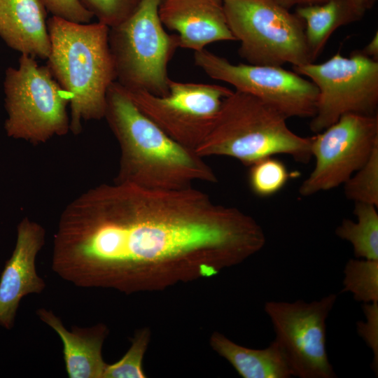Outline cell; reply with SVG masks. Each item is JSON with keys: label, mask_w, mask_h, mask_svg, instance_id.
I'll return each instance as SVG.
<instances>
[{"label": "cell", "mask_w": 378, "mask_h": 378, "mask_svg": "<svg viewBox=\"0 0 378 378\" xmlns=\"http://www.w3.org/2000/svg\"><path fill=\"white\" fill-rule=\"evenodd\" d=\"M265 240L252 217L193 186L159 190L114 181L66 206L57 248L76 286L126 288L136 267L149 262L206 255L229 265L260 251Z\"/></svg>", "instance_id": "obj_1"}, {"label": "cell", "mask_w": 378, "mask_h": 378, "mask_svg": "<svg viewBox=\"0 0 378 378\" xmlns=\"http://www.w3.org/2000/svg\"><path fill=\"white\" fill-rule=\"evenodd\" d=\"M358 1L368 10L374 5L376 0H358Z\"/></svg>", "instance_id": "obj_29"}, {"label": "cell", "mask_w": 378, "mask_h": 378, "mask_svg": "<svg viewBox=\"0 0 378 378\" xmlns=\"http://www.w3.org/2000/svg\"><path fill=\"white\" fill-rule=\"evenodd\" d=\"M343 185L347 199L378 206V146Z\"/></svg>", "instance_id": "obj_22"}, {"label": "cell", "mask_w": 378, "mask_h": 378, "mask_svg": "<svg viewBox=\"0 0 378 378\" xmlns=\"http://www.w3.org/2000/svg\"><path fill=\"white\" fill-rule=\"evenodd\" d=\"M147 337L144 333L136 336L132 346L117 363L106 365L102 378H143L141 361L146 347Z\"/></svg>", "instance_id": "obj_24"}, {"label": "cell", "mask_w": 378, "mask_h": 378, "mask_svg": "<svg viewBox=\"0 0 378 378\" xmlns=\"http://www.w3.org/2000/svg\"><path fill=\"white\" fill-rule=\"evenodd\" d=\"M214 349L244 378L293 377L285 355L275 340L262 349L239 346L218 333L211 338Z\"/></svg>", "instance_id": "obj_18"}, {"label": "cell", "mask_w": 378, "mask_h": 378, "mask_svg": "<svg viewBox=\"0 0 378 378\" xmlns=\"http://www.w3.org/2000/svg\"><path fill=\"white\" fill-rule=\"evenodd\" d=\"M365 321L356 323L358 335L363 338L373 353L372 368L376 375L378 371V302L362 304Z\"/></svg>", "instance_id": "obj_25"}, {"label": "cell", "mask_w": 378, "mask_h": 378, "mask_svg": "<svg viewBox=\"0 0 378 378\" xmlns=\"http://www.w3.org/2000/svg\"><path fill=\"white\" fill-rule=\"evenodd\" d=\"M378 146V114L348 113L312 136L316 164L299 188L307 197L344 184Z\"/></svg>", "instance_id": "obj_12"}, {"label": "cell", "mask_w": 378, "mask_h": 378, "mask_svg": "<svg viewBox=\"0 0 378 378\" xmlns=\"http://www.w3.org/2000/svg\"><path fill=\"white\" fill-rule=\"evenodd\" d=\"M287 119L260 99L233 91L224 99L211 132L195 152L202 158H233L248 167L279 154L308 163L312 158V136L293 132Z\"/></svg>", "instance_id": "obj_4"}, {"label": "cell", "mask_w": 378, "mask_h": 378, "mask_svg": "<svg viewBox=\"0 0 378 378\" xmlns=\"http://www.w3.org/2000/svg\"><path fill=\"white\" fill-rule=\"evenodd\" d=\"M343 272L341 293H351L363 304L378 302V260L351 258Z\"/></svg>", "instance_id": "obj_20"}, {"label": "cell", "mask_w": 378, "mask_h": 378, "mask_svg": "<svg viewBox=\"0 0 378 378\" xmlns=\"http://www.w3.org/2000/svg\"><path fill=\"white\" fill-rule=\"evenodd\" d=\"M98 22L109 28L128 18L141 0H79Z\"/></svg>", "instance_id": "obj_23"}, {"label": "cell", "mask_w": 378, "mask_h": 378, "mask_svg": "<svg viewBox=\"0 0 378 378\" xmlns=\"http://www.w3.org/2000/svg\"><path fill=\"white\" fill-rule=\"evenodd\" d=\"M38 318L61 338L66 370L70 378H102L106 364L102 356L105 330L102 326H73L68 330L52 311L37 309Z\"/></svg>", "instance_id": "obj_16"}, {"label": "cell", "mask_w": 378, "mask_h": 378, "mask_svg": "<svg viewBox=\"0 0 378 378\" xmlns=\"http://www.w3.org/2000/svg\"><path fill=\"white\" fill-rule=\"evenodd\" d=\"M292 177L286 165L274 156L262 158L249 166L248 184L257 196L267 197L279 192Z\"/></svg>", "instance_id": "obj_21"}, {"label": "cell", "mask_w": 378, "mask_h": 378, "mask_svg": "<svg viewBox=\"0 0 378 378\" xmlns=\"http://www.w3.org/2000/svg\"><path fill=\"white\" fill-rule=\"evenodd\" d=\"M104 118L120 151L115 182L178 190L196 181H218L202 157L174 141L141 112L116 81L107 91Z\"/></svg>", "instance_id": "obj_2"}, {"label": "cell", "mask_w": 378, "mask_h": 378, "mask_svg": "<svg viewBox=\"0 0 378 378\" xmlns=\"http://www.w3.org/2000/svg\"><path fill=\"white\" fill-rule=\"evenodd\" d=\"M365 55L378 61V31H377L370 41L361 50Z\"/></svg>", "instance_id": "obj_28"}, {"label": "cell", "mask_w": 378, "mask_h": 378, "mask_svg": "<svg viewBox=\"0 0 378 378\" xmlns=\"http://www.w3.org/2000/svg\"><path fill=\"white\" fill-rule=\"evenodd\" d=\"M45 234L44 228L28 218L18 225L15 248L0 277V326L7 330L14 326L22 298L41 293L46 288L35 266L36 255L45 243Z\"/></svg>", "instance_id": "obj_13"}, {"label": "cell", "mask_w": 378, "mask_h": 378, "mask_svg": "<svg viewBox=\"0 0 378 378\" xmlns=\"http://www.w3.org/2000/svg\"><path fill=\"white\" fill-rule=\"evenodd\" d=\"M158 15L164 27L177 33L179 48L196 52L211 43L236 41L223 0H161Z\"/></svg>", "instance_id": "obj_14"}, {"label": "cell", "mask_w": 378, "mask_h": 378, "mask_svg": "<svg viewBox=\"0 0 378 378\" xmlns=\"http://www.w3.org/2000/svg\"><path fill=\"white\" fill-rule=\"evenodd\" d=\"M284 8L290 10L294 6L321 4L330 0H273Z\"/></svg>", "instance_id": "obj_27"}, {"label": "cell", "mask_w": 378, "mask_h": 378, "mask_svg": "<svg viewBox=\"0 0 378 378\" xmlns=\"http://www.w3.org/2000/svg\"><path fill=\"white\" fill-rule=\"evenodd\" d=\"M47 25L51 44L47 66L70 96V130L77 134L83 121L104 118L107 91L116 81L109 27L55 16Z\"/></svg>", "instance_id": "obj_3"}, {"label": "cell", "mask_w": 378, "mask_h": 378, "mask_svg": "<svg viewBox=\"0 0 378 378\" xmlns=\"http://www.w3.org/2000/svg\"><path fill=\"white\" fill-rule=\"evenodd\" d=\"M337 294L307 302L269 301L264 310L286 356L293 377L335 378L326 350V319Z\"/></svg>", "instance_id": "obj_10"}, {"label": "cell", "mask_w": 378, "mask_h": 378, "mask_svg": "<svg viewBox=\"0 0 378 378\" xmlns=\"http://www.w3.org/2000/svg\"><path fill=\"white\" fill-rule=\"evenodd\" d=\"M4 86L9 137L37 145L70 130V96L47 65L21 54L18 67L6 69Z\"/></svg>", "instance_id": "obj_6"}, {"label": "cell", "mask_w": 378, "mask_h": 378, "mask_svg": "<svg viewBox=\"0 0 378 378\" xmlns=\"http://www.w3.org/2000/svg\"><path fill=\"white\" fill-rule=\"evenodd\" d=\"M316 86L318 97L309 127L318 133L348 113L377 114L378 61L361 50L347 57L337 52L323 63L293 66Z\"/></svg>", "instance_id": "obj_8"}, {"label": "cell", "mask_w": 378, "mask_h": 378, "mask_svg": "<svg viewBox=\"0 0 378 378\" xmlns=\"http://www.w3.org/2000/svg\"><path fill=\"white\" fill-rule=\"evenodd\" d=\"M377 206L355 202L354 214L356 221L344 218L335 229V234L349 241L356 258L378 260Z\"/></svg>", "instance_id": "obj_19"}, {"label": "cell", "mask_w": 378, "mask_h": 378, "mask_svg": "<svg viewBox=\"0 0 378 378\" xmlns=\"http://www.w3.org/2000/svg\"><path fill=\"white\" fill-rule=\"evenodd\" d=\"M160 1L141 0L128 18L109 28L116 82L126 90L169 93L167 66L179 46L177 35L168 34L160 21Z\"/></svg>", "instance_id": "obj_5"}, {"label": "cell", "mask_w": 378, "mask_h": 378, "mask_svg": "<svg viewBox=\"0 0 378 378\" xmlns=\"http://www.w3.org/2000/svg\"><path fill=\"white\" fill-rule=\"evenodd\" d=\"M124 90L139 110L169 136L195 151L211 132L224 99L233 92L216 84L172 79L164 96Z\"/></svg>", "instance_id": "obj_9"}, {"label": "cell", "mask_w": 378, "mask_h": 378, "mask_svg": "<svg viewBox=\"0 0 378 378\" xmlns=\"http://www.w3.org/2000/svg\"><path fill=\"white\" fill-rule=\"evenodd\" d=\"M366 10L358 0H330L321 4L297 6L295 13L304 23L310 62L318 57L336 29L360 20Z\"/></svg>", "instance_id": "obj_17"}, {"label": "cell", "mask_w": 378, "mask_h": 378, "mask_svg": "<svg viewBox=\"0 0 378 378\" xmlns=\"http://www.w3.org/2000/svg\"><path fill=\"white\" fill-rule=\"evenodd\" d=\"M42 0H0V36L12 49L47 59L51 44Z\"/></svg>", "instance_id": "obj_15"}, {"label": "cell", "mask_w": 378, "mask_h": 378, "mask_svg": "<svg viewBox=\"0 0 378 378\" xmlns=\"http://www.w3.org/2000/svg\"><path fill=\"white\" fill-rule=\"evenodd\" d=\"M229 29L248 64L299 66L311 63L304 23L273 0H223Z\"/></svg>", "instance_id": "obj_7"}, {"label": "cell", "mask_w": 378, "mask_h": 378, "mask_svg": "<svg viewBox=\"0 0 378 378\" xmlns=\"http://www.w3.org/2000/svg\"><path fill=\"white\" fill-rule=\"evenodd\" d=\"M52 16L78 23H89L93 15L79 0H42Z\"/></svg>", "instance_id": "obj_26"}, {"label": "cell", "mask_w": 378, "mask_h": 378, "mask_svg": "<svg viewBox=\"0 0 378 378\" xmlns=\"http://www.w3.org/2000/svg\"><path fill=\"white\" fill-rule=\"evenodd\" d=\"M194 60L210 78L260 99L287 118H312L315 114L317 88L295 71L277 66L233 64L205 48L195 52Z\"/></svg>", "instance_id": "obj_11"}]
</instances>
